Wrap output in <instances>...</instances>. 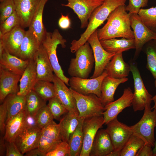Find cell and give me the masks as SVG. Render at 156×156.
<instances>
[{
	"label": "cell",
	"mask_w": 156,
	"mask_h": 156,
	"mask_svg": "<svg viewBox=\"0 0 156 156\" xmlns=\"http://www.w3.org/2000/svg\"><path fill=\"white\" fill-rule=\"evenodd\" d=\"M21 75L15 74L0 66V101L2 102L7 96L17 93L18 83Z\"/></svg>",
	"instance_id": "cell-18"
},
{
	"label": "cell",
	"mask_w": 156,
	"mask_h": 156,
	"mask_svg": "<svg viewBox=\"0 0 156 156\" xmlns=\"http://www.w3.org/2000/svg\"><path fill=\"white\" fill-rule=\"evenodd\" d=\"M75 53V57L70 62L68 73L72 77L87 78L95 62L91 47L87 42Z\"/></svg>",
	"instance_id": "cell-3"
},
{
	"label": "cell",
	"mask_w": 156,
	"mask_h": 156,
	"mask_svg": "<svg viewBox=\"0 0 156 156\" xmlns=\"http://www.w3.org/2000/svg\"><path fill=\"white\" fill-rule=\"evenodd\" d=\"M46 156H70V149L68 143L62 141Z\"/></svg>",
	"instance_id": "cell-44"
},
{
	"label": "cell",
	"mask_w": 156,
	"mask_h": 156,
	"mask_svg": "<svg viewBox=\"0 0 156 156\" xmlns=\"http://www.w3.org/2000/svg\"><path fill=\"white\" fill-rule=\"evenodd\" d=\"M128 80L127 77L118 79L107 75L103 79L101 86V101L105 106L114 101V96L118 86Z\"/></svg>",
	"instance_id": "cell-27"
},
{
	"label": "cell",
	"mask_w": 156,
	"mask_h": 156,
	"mask_svg": "<svg viewBox=\"0 0 156 156\" xmlns=\"http://www.w3.org/2000/svg\"><path fill=\"white\" fill-rule=\"evenodd\" d=\"M66 4H62V6L72 9L79 19L81 28L87 27L91 14L98 7L103 3L104 0H66Z\"/></svg>",
	"instance_id": "cell-10"
},
{
	"label": "cell",
	"mask_w": 156,
	"mask_h": 156,
	"mask_svg": "<svg viewBox=\"0 0 156 156\" xmlns=\"http://www.w3.org/2000/svg\"><path fill=\"white\" fill-rule=\"evenodd\" d=\"M28 28L21 44L18 57L29 61L34 60L41 44L32 29Z\"/></svg>",
	"instance_id": "cell-21"
},
{
	"label": "cell",
	"mask_w": 156,
	"mask_h": 156,
	"mask_svg": "<svg viewBox=\"0 0 156 156\" xmlns=\"http://www.w3.org/2000/svg\"><path fill=\"white\" fill-rule=\"evenodd\" d=\"M35 116L38 127L41 129L54 119L47 105L40 109Z\"/></svg>",
	"instance_id": "cell-40"
},
{
	"label": "cell",
	"mask_w": 156,
	"mask_h": 156,
	"mask_svg": "<svg viewBox=\"0 0 156 156\" xmlns=\"http://www.w3.org/2000/svg\"><path fill=\"white\" fill-rule=\"evenodd\" d=\"M62 141L48 138L41 134L37 148L46 154L53 150Z\"/></svg>",
	"instance_id": "cell-42"
},
{
	"label": "cell",
	"mask_w": 156,
	"mask_h": 156,
	"mask_svg": "<svg viewBox=\"0 0 156 156\" xmlns=\"http://www.w3.org/2000/svg\"><path fill=\"white\" fill-rule=\"evenodd\" d=\"M114 150L113 145L106 129L99 130L93 141L89 156H107Z\"/></svg>",
	"instance_id": "cell-20"
},
{
	"label": "cell",
	"mask_w": 156,
	"mask_h": 156,
	"mask_svg": "<svg viewBox=\"0 0 156 156\" xmlns=\"http://www.w3.org/2000/svg\"><path fill=\"white\" fill-rule=\"evenodd\" d=\"M4 0H0V2H1L2 1H3Z\"/></svg>",
	"instance_id": "cell-55"
},
{
	"label": "cell",
	"mask_w": 156,
	"mask_h": 156,
	"mask_svg": "<svg viewBox=\"0 0 156 156\" xmlns=\"http://www.w3.org/2000/svg\"><path fill=\"white\" fill-rule=\"evenodd\" d=\"M48 1L40 0L29 27L34 31L40 44L47 31L43 23V14L45 4Z\"/></svg>",
	"instance_id": "cell-30"
},
{
	"label": "cell",
	"mask_w": 156,
	"mask_h": 156,
	"mask_svg": "<svg viewBox=\"0 0 156 156\" xmlns=\"http://www.w3.org/2000/svg\"><path fill=\"white\" fill-rule=\"evenodd\" d=\"M103 48L107 52L116 54L131 49H135L134 39L115 38L100 40Z\"/></svg>",
	"instance_id": "cell-29"
},
{
	"label": "cell",
	"mask_w": 156,
	"mask_h": 156,
	"mask_svg": "<svg viewBox=\"0 0 156 156\" xmlns=\"http://www.w3.org/2000/svg\"><path fill=\"white\" fill-rule=\"evenodd\" d=\"M41 134V129L38 127H25L16 138L14 142L21 152L24 155L38 147Z\"/></svg>",
	"instance_id": "cell-15"
},
{
	"label": "cell",
	"mask_w": 156,
	"mask_h": 156,
	"mask_svg": "<svg viewBox=\"0 0 156 156\" xmlns=\"http://www.w3.org/2000/svg\"><path fill=\"white\" fill-rule=\"evenodd\" d=\"M29 61L23 60L5 50L0 57V66L15 74L22 76Z\"/></svg>",
	"instance_id": "cell-28"
},
{
	"label": "cell",
	"mask_w": 156,
	"mask_h": 156,
	"mask_svg": "<svg viewBox=\"0 0 156 156\" xmlns=\"http://www.w3.org/2000/svg\"><path fill=\"white\" fill-rule=\"evenodd\" d=\"M27 111L25 108L11 118L6 123L4 138L5 141L14 142L15 140L25 127Z\"/></svg>",
	"instance_id": "cell-24"
},
{
	"label": "cell",
	"mask_w": 156,
	"mask_h": 156,
	"mask_svg": "<svg viewBox=\"0 0 156 156\" xmlns=\"http://www.w3.org/2000/svg\"><path fill=\"white\" fill-rule=\"evenodd\" d=\"M7 112L6 123L12 117L25 108V96L16 94H10L3 101Z\"/></svg>",
	"instance_id": "cell-31"
},
{
	"label": "cell",
	"mask_w": 156,
	"mask_h": 156,
	"mask_svg": "<svg viewBox=\"0 0 156 156\" xmlns=\"http://www.w3.org/2000/svg\"><path fill=\"white\" fill-rule=\"evenodd\" d=\"M26 156H46V154L41 151L38 148L33 149L25 153Z\"/></svg>",
	"instance_id": "cell-51"
},
{
	"label": "cell",
	"mask_w": 156,
	"mask_h": 156,
	"mask_svg": "<svg viewBox=\"0 0 156 156\" xmlns=\"http://www.w3.org/2000/svg\"><path fill=\"white\" fill-rule=\"evenodd\" d=\"M143 115L140 121L130 126L133 134L142 139L146 144L154 147L155 140L154 130L156 127V108H145Z\"/></svg>",
	"instance_id": "cell-6"
},
{
	"label": "cell",
	"mask_w": 156,
	"mask_h": 156,
	"mask_svg": "<svg viewBox=\"0 0 156 156\" xmlns=\"http://www.w3.org/2000/svg\"><path fill=\"white\" fill-rule=\"evenodd\" d=\"M133 93L130 87L125 88L121 96L105 106L102 114L104 124L106 125L117 118L118 114L125 108L132 106Z\"/></svg>",
	"instance_id": "cell-14"
},
{
	"label": "cell",
	"mask_w": 156,
	"mask_h": 156,
	"mask_svg": "<svg viewBox=\"0 0 156 156\" xmlns=\"http://www.w3.org/2000/svg\"><path fill=\"white\" fill-rule=\"evenodd\" d=\"M80 118L78 111H68L62 117L58 124L62 141L68 143L78 125Z\"/></svg>",
	"instance_id": "cell-25"
},
{
	"label": "cell",
	"mask_w": 156,
	"mask_h": 156,
	"mask_svg": "<svg viewBox=\"0 0 156 156\" xmlns=\"http://www.w3.org/2000/svg\"><path fill=\"white\" fill-rule=\"evenodd\" d=\"M26 32L24 28L18 25L3 34L0 33V40L2 41L5 50L18 57Z\"/></svg>",
	"instance_id": "cell-16"
},
{
	"label": "cell",
	"mask_w": 156,
	"mask_h": 156,
	"mask_svg": "<svg viewBox=\"0 0 156 156\" xmlns=\"http://www.w3.org/2000/svg\"><path fill=\"white\" fill-rule=\"evenodd\" d=\"M146 54L147 59L146 68L155 79L156 78V39L146 42L142 50Z\"/></svg>",
	"instance_id": "cell-33"
},
{
	"label": "cell",
	"mask_w": 156,
	"mask_h": 156,
	"mask_svg": "<svg viewBox=\"0 0 156 156\" xmlns=\"http://www.w3.org/2000/svg\"><path fill=\"white\" fill-rule=\"evenodd\" d=\"M38 127L35 116L28 114L27 112L25 120V127L32 128Z\"/></svg>",
	"instance_id": "cell-50"
},
{
	"label": "cell",
	"mask_w": 156,
	"mask_h": 156,
	"mask_svg": "<svg viewBox=\"0 0 156 156\" xmlns=\"http://www.w3.org/2000/svg\"><path fill=\"white\" fill-rule=\"evenodd\" d=\"M70 89L75 99L80 118L103 116L105 106L100 98L94 94L83 95Z\"/></svg>",
	"instance_id": "cell-7"
},
{
	"label": "cell",
	"mask_w": 156,
	"mask_h": 156,
	"mask_svg": "<svg viewBox=\"0 0 156 156\" xmlns=\"http://www.w3.org/2000/svg\"><path fill=\"white\" fill-rule=\"evenodd\" d=\"M138 14L144 23L152 31L156 33V6L148 9H141Z\"/></svg>",
	"instance_id": "cell-37"
},
{
	"label": "cell",
	"mask_w": 156,
	"mask_h": 156,
	"mask_svg": "<svg viewBox=\"0 0 156 156\" xmlns=\"http://www.w3.org/2000/svg\"><path fill=\"white\" fill-rule=\"evenodd\" d=\"M5 141L6 156H23L22 154L14 142Z\"/></svg>",
	"instance_id": "cell-46"
},
{
	"label": "cell",
	"mask_w": 156,
	"mask_h": 156,
	"mask_svg": "<svg viewBox=\"0 0 156 156\" xmlns=\"http://www.w3.org/2000/svg\"><path fill=\"white\" fill-rule=\"evenodd\" d=\"M80 118L78 125L68 142L70 149V156H80L82 149L83 144L82 127L84 119Z\"/></svg>",
	"instance_id": "cell-32"
},
{
	"label": "cell",
	"mask_w": 156,
	"mask_h": 156,
	"mask_svg": "<svg viewBox=\"0 0 156 156\" xmlns=\"http://www.w3.org/2000/svg\"><path fill=\"white\" fill-rule=\"evenodd\" d=\"M127 0H104L103 3L96 8L90 17L88 25L78 40H73L70 47L72 53L75 52L86 42L90 36L107 19L110 13L118 6L125 5Z\"/></svg>",
	"instance_id": "cell-2"
},
{
	"label": "cell",
	"mask_w": 156,
	"mask_h": 156,
	"mask_svg": "<svg viewBox=\"0 0 156 156\" xmlns=\"http://www.w3.org/2000/svg\"><path fill=\"white\" fill-rule=\"evenodd\" d=\"M41 135L51 139L62 140L59 124L56 123L53 120L41 129Z\"/></svg>",
	"instance_id": "cell-39"
},
{
	"label": "cell",
	"mask_w": 156,
	"mask_h": 156,
	"mask_svg": "<svg viewBox=\"0 0 156 156\" xmlns=\"http://www.w3.org/2000/svg\"><path fill=\"white\" fill-rule=\"evenodd\" d=\"M153 149V156H156V141H155L154 146Z\"/></svg>",
	"instance_id": "cell-54"
},
{
	"label": "cell",
	"mask_w": 156,
	"mask_h": 156,
	"mask_svg": "<svg viewBox=\"0 0 156 156\" xmlns=\"http://www.w3.org/2000/svg\"><path fill=\"white\" fill-rule=\"evenodd\" d=\"M66 42V40L63 38L58 30L55 29L52 33L47 31L41 44L47 52L55 74L66 85L69 86L70 78L64 75L59 63L57 54L58 45L60 44L62 48H64Z\"/></svg>",
	"instance_id": "cell-4"
},
{
	"label": "cell",
	"mask_w": 156,
	"mask_h": 156,
	"mask_svg": "<svg viewBox=\"0 0 156 156\" xmlns=\"http://www.w3.org/2000/svg\"><path fill=\"white\" fill-rule=\"evenodd\" d=\"M15 11L13 0H4L0 3V22L4 21Z\"/></svg>",
	"instance_id": "cell-43"
},
{
	"label": "cell",
	"mask_w": 156,
	"mask_h": 156,
	"mask_svg": "<svg viewBox=\"0 0 156 156\" xmlns=\"http://www.w3.org/2000/svg\"><path fill=\"white\" fill-rule=\"evenodd\" d=\"M32 90L46 101L55 96L54 84L49 81L37 80Z\"/></svg>",
	"instance_id": "cell-36"
},
{
	"label": "cell",
	"mask_w": 156,
	"mask_h": 156,
	"mask_svg": "<svg viewBox=\"0 0 156 156\" xmlns=\"http://www.w3.org/2000/svg\"><path fill=\"white\" fill-rule=\"evenodd\" d=\"M129 63L124 60L122 53L116 54L107 64L104 70L107 75L116 79L127 78L131 71Z\"/></svg>",
	"instance_id": "cell-23"
},
{
	"label": "cell",
	"mask_w": 156,
	"mask_h": 156,
	"mask_svg": "<svg viewBox=\"0 0 156 156\" xmlns=\"http://www.w3.org/2000/svg\"><path fill=\"white\" fill-rule=\"evenodd\" d=\"M36 64L34 60L29 61L20 80L17 94L25 96L33 88L37 81Z\"/></svg>",
	"instance_id": "cell-26"
},
{
	"label": "cell",
	"mask_w": 156,
	"mask_h": 156,
	"mask_svg": "<svg viewBox=\"0 0 156 156\" xmlns=\"http://www.w3.org/2000/svg\"><path fill=\"white\" fill-rule=\"evenodd\" d=\"M87 42L92 50L95 60V67L90 78H94L101 75L107 64L116 54L106 51L101 45L97 34V30L89 37Z\"/></svg>",
	"instance_id": "cell-9"
},
{
	"label": "cell",
	"mask_w": 156,
	"mask_h": 156,
	"mask_svg": "<svg viewBox=\"0 0 156 156\" xmlns=\"http://www.w3.org/2000/svg\"><path fill=\"white\" fill-rule=\"evenodd\" d=\"M126 6L122 5L116 8L109 14L104 25L97 30L100 40L117 38L134 39L130 25L132 14L127 12Z\"/></svg>",
	"instance_id": "cell-1"
},
{
	"label": "cell",
	"mask_w": 156,
	"mask_h": 156,
	"mask_svg": "<svg viewBox=\"0 0 156 156\" xmlns=\"http://www.w3.org/2000/svg\"><path fill=\"white\" fill-rule=\"evenodd\" d=\"M25 109L27 113L35 116L42 107L46 105L47 101L40 97L32 90L25 96Z\"/></svg>",
	"instance_id": "cell-34"
},
{
	"label": "cell",
	"mask_w": 156,
	"mask_h": 156,
	"mask_svg": "<svg viewBox=\"0 0 156 156\" xmlns=\"http://www.w3.org/2000/svg\"><path fill=\"white\" fill-rule=\"evenodd\" d=\"M106 125V129L112 142L114 151L120 152L133 134L130 127L119 121L117 118Z\"/></svg>",
	"instance_id": "cell-13"
},
{
	"label": "cell",
	"mask_w": 156,
	"mask_h": 156,
	"mask_svg": "<svg viewBox=\"0 0 156 156\" xmlns=\"http://www.w3.org/2000/svg\"><path fill=\"white\" fill-rule=\"evenodd\" d=\"M130 25L133 30L135 46L133 59L136 60L144 45L151 40L156 39V33L152 31L144 23L138 14H131Z\"/></svg>",
	"instance_id": "cell-8"
},
{
	"label": "cell",
	"mask_w": 156,
	"mask_h": 156,
	"mask_svg": "<svg viewBox=\"0 0 156 156\" xmlns=\"http://www.w3.org/2000/svg\"><path fill=\"white\" fill-rule=\"evenodd\" d=\"M60 27L63 29H66L70 27L71 22L68 15L65 16L61 14L58 21Z\"/></svg>",
	"instance_id": "cell-48"
},
{
	"label": "cell",
	"mask_w": 156,
	"mask_h": 156,
	"mask_svg": "<svg viewBox=\"0 0 156 156\" xmlns=\"http://www.w3.org/2000/svg\"><path fill=\"white\" fill-rule=\"evenodd\" d=\"M4 137H0V156H4L6 153V146Z\"/></svg>",
	"instance_id": "cell-52"
},
{
	"label": "cell",
	"mask_w": 156,
	"mask_h": 156,
	"mask_svg": "<svg viewBox=\"0 0 156 156\" xmlns=\"http://www.w3.org/2000/svg\"><path fill=\"white\" fill-rule=\"evenodd\" d=\"M154 84L156 89V78L155 79ZM152 101H153L154 103V105L153 107L151 108L152 109L156 108V94L155 96L152 97Z\"/></svg>",
	"instance_id": "cell-53"
},
{
	"label": "cell",
	"mask_w": 156,
	"mask_h": 156,
	"mask_svg": "<svg viewBox=\"0 0 156 156\" xmlns=\"http://www.w3.org/2000/svg\"><path fill=\"white\" fill-rule=\"evenodd\" d=\"M20 25L29 27L40 0H13Z\"/></svg>",
	"instance_id": "cell-19"
},
{
	"label": "cell",
	"mask_w": 156,
	"mask_h": 156,
	"mask_svg": "<svg viewBox=\"0 0 156 156\" xmlns=\"http://www.w3.org/2000/svg\"><path fill=\"white\" fill-rule=\"evenodd\" d=\"M145 144V142L141 138L132 134L120 151V156H136Z\"/></svg>",
	"instance_id": "cell-35"
},
{
	"label": "cell",
	"mask_w": 156,
	"mask_h": 156,
	"mask_svg": "<svg viewBox=\"0 0 156 156\" xmlns=\"http://www.w3.org/2000/svg\"><path fill=\"white\" fill-rule=\"evenodd\" d=\"M54 84L55 96L68 111H78L75 99L70 88L62 80L54 74Z\"/></svg>",
	"instance_id": "cell-22"
},
{
	"label": "cell",
	"mask_w": 156,
	"mask_h": 156,
	"mask_svg": "<svg viewBox=\"0 0 156 156\" xmlns=\"http://www.w3.org/2000/svg\"><path fill=\"white\" fill-rule=\"evenodd\" d=\"M148 0H129L126 10L131 14H138L141 8L147 6Z\"/></svg>",
	"instance_id": "cell-45"
},
{
	"label": "cell",
	"mask_w": 156,
	"mask_h": 156,
	"mask_svg": "<svg viewBox=\"0 0 156 156\" xmlns=\"http://www.w3.org/2000/svg\"><path fill=\"white\" fill-rule=\"evenodd\" d=\"M104 124L103 116L84 119L82 127L83 144L80 156H89L96 134L99 129Z\"/></svg>",
	"instance_id": "cell-12"
},
{
	"label": "cell",
	"mask_w": 156,
	"mask_h": 156,
	"mask_svg": "<svg viewBox=\"0 0 156 156\" xmlns=\"http://www.w3.org/2000/svg\"><path fill=\"white\" fill-rule=\"evenodd\" d=\"M47 105L54 119L60 120L68 111L56 96L49 99Z\"/></svg>",
	"instance_id": "cell-38"
},
{
	"label": "cell",
	"mask_w": 156,
	"mask_h": 156,
	"mask_svg": "<svg viewBox=\"0 0 156 156\" xmlns=\"http://www.w3.org/2000/svg\"><path fill=\"white\" fill-rule=\"evenodd\" d=\"M107 75L104 71L101 75L94 78L88 79L72 77L69 79V86L70 88L80 94L87 95L94 94L101 98L102 82Z\"/></svg>",
	"instance_id": "cell-11"
},
{
	"label": "cell",
	"mask_w": 156,
	"mask_h": 156,
	"mask_svg": "<svg viewBox=\"0 0 156 156\" xmlns=\"http://www.w3.org/2000/svg\"><path fill=\"white\" fill-rule=\"evenodd\" d=\"M18 25L21 26L20 21L15 11L10 16L0 22V33L3 34Z\"/></svg>",
	"instance_id": "cell-41"
},
{
	"label": "cell",
	"mask_w": 156,
	"mask_h": 156,
	"mask_svg": "<svg viewBox=\"0 0 156 156\" xmlns=\"http://www.w3.org/2000/svg\"><path fill=\"white\" fill-rule=\"evenodd\" d=\"M7 116V112L5 103L0 106V131L2 135L5 134L6 127V121Z\"/></svg>",
	"instance_id": "cell-47"
},
{
	"label": "cell",
	"mask_w": 156,
	"mask_h": 156,
	"mask_svg": "<svg viewBox=\"0 0 156 156\" xmlns=\"http://www.w3.org/2000/svg\"><path fill=\"white\" fill-rule=\"evenodd\" d=\"M129 64L134 81V92L132 103L134 111H142L147 107H151L152 95L144 86L135 60H130Z\"/></svg>",
	"instance_id": "cell-5"
},
{
	"label": "cell",
	"mask_w": 156,
	"mask_h": 156,
	"mask_svg": "<svg viewBox=\"0 0 156 156\" xmlns=\"http://www.w3.org/2000/svg\"><path fill=\"white\" fill-rule=\"evenodd\" d=\"M136 156H153L152 147L145 144L138 151Z\"/></svg>",
	"instance_id": "cell-49"
},
{
	"label": "cell",
	"mask_w": 156,
	"mask_h": 156,
	"mask_svg": "<svg viewBox=\"0 0 156 156\" xmlns=\"http://www.w3.org/2000/svg\"><path fill=\"white\" fill-rule=\"evenodd\" d=\"M37 80L53 82L54 74L47 52L41 44L35 56Z\"/></svg>",
	"instance_id": "cell-17"
}]
</instances>
